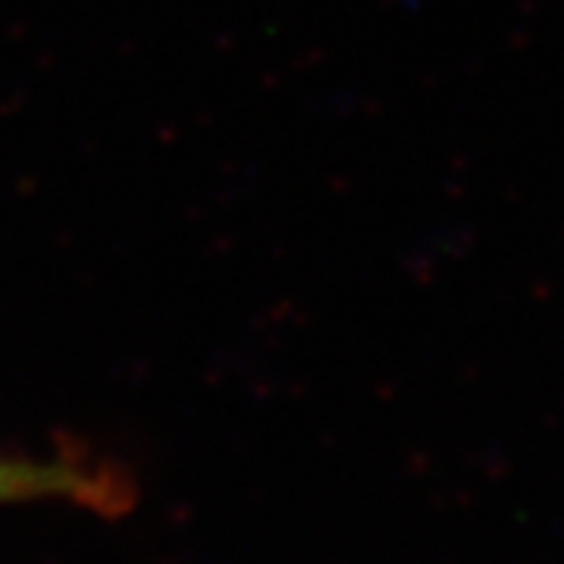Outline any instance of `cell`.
I'll use <instances>...</instances> for the list:
<instances>
[{
  "instance_id": "6da1fadb",
  "label": "cell",
  "mask_w": 564,
  "mask_h": 564,
  "mask_svg": "<svg viewBox=\"0 0 564 564\" xmlns=\"http://www.w3.org/2000/svg\"><path fill=\"white\" fill-rule=\"evenodd\" d=\"M139 502L129 470L85 452L51 458L0 455V508L69 505L98 518H122Z\"/></svg>"
}]
</instances>
